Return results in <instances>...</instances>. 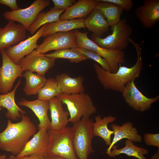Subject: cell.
Returning <instances> with one entry per match:
<instances>
[{
  "instance_id": "cell-1",
  "label": "cell",
  "mask_w": 159,
  "mask_h": 159,
  "mask_svg": "<svg viewBox=\"0 0 159 159\" xmlns=\"http://www.w3.org/2000/svg\"><path fill=\"white\" fill-rule=\"evenodd\" d=\"M129 42L135 48L137 55L136 62L132 67L121 66L120 64L117 71L112 73L105 70L97 63L94 64V67L97 79L105 89L122 92L128 83L135 81L140 76L143 65L142 48L139 44L131 38Z\"/></svg>"
},
{
  "instance_id": "cell-2",
  "label": "cell",
  "mask_w": 159,
  "mask_h": 159,
  "mask_svg": "<svg viewBox=\"0 0 159 159\" xmlns=\"http://www.w3.org/2000/svg\"><path fill=\"white\" fill-rule=\"evenodd\" d=\"M16 123L8 119L6 129L0 132V149L17 155L23 150L30 138L36 132V127L29 117L21 114Z\"/></svg>"
},
{
  "instance_id": "cell-3",
  "label": "cell",
  "mask_w": 159,
  "mask_h": 159,
  "mask_svg": "<svg viewBox=\"0 0 159 159\" xmlns=\"http://www.w3.org/2000/svg\"><path fill=\"white\" fill-rule=\"evenodd\" d=\"M93 122L90 117L82 116L80 120L73 123L72 143L78 159H88L89 155L94 152L92 143L95 137Z\"/></svg>"
},
{
  "instance_id": "cell-4",
  "label": "cell",
  "mask_w": 159,
  "mask_h": 159,
  "mask_svg": "<svg viewBox=\"0 0 159 159\" xmlns=\"http://www.w3.org/2000/svg\"><path fill=\"white\" fill-rule=\"evenodd\" d=\"M57 97L67 107L70 115L69 122L75 123L82 116L90 117L97 111L90 96L84 92L72 94L62 93Z\"/></svg>"
},
{
  "instance_id": "cell-5",
  "label": "cell",
  "mask_w": 159,
  "mask_h": 159,
  "mask_svg": "<svg viewBox=\"0 0 159 159\" xmlns=\"http://www.w3.org/2000/svg\"><path fill=\"white\" fill-rule=\"evenodd\" d=\"M112 33L102 38L92 34L91 40L100 47L111 50L123 51L128 47L132 30L130 25L125 19L111 26Z\"/></svg>"
},
{
  "instance_id": "cell-6",
  "label": "cell",
  "mask_w": 159,
  "mask_h": 159,
  "mask_svg": "<svg viewBox=\"0 0 159 159\" xmlns=\"http://www.w3.org/2000/svg\"><path fill=\"white\" fill-rule=\"evenodd\" d=\"M49 143L47 155H56L65 159H78L73 148L72 127H66L58 131L48 130Z\"/></svg>"
},
{
  "instance_id": "cell-7",
  "label": "cell",
  "mask_w": 159,
  "mask_h": 159,
  "mask_svg": "<svg viewBox=\"0 0 159 159\" xmlns=\"http://www.w3.org/2000/svg\"><path fill=\"white\" fill-rule=\"evenodd\" d=\"M74 30L78 47L92 50L100 55L107 62L111 72H117L120 64L125 63V55L123 51L109 50L101 47L88 37L87 32H81L77 29Z\"/></svg>"
},
{
  "instance_id": "cell-8",
  "label": "cell",
  "mask_w": 159,
  "mask_h": 159,
  "mask_svg": "<svg viewBox=\"0 0 159 159\" xmlns=\"http://www.w3.org/2000/svg\"><path fill=\"white\" fill-rule=\"evenodd\" d=\"M49 0H36L28 7L14 11H7L3 14L6 20L20 23L28 31L41 11L49 5Z\"/></svg>"
},
{
  "instance_id": "cell-9",
  "label": "cell",
  "mask_w": 159,
  "mask_h": 159,
  "mask_svg": "<svg viewBox=\"0 0 159 159\" xmlns=\"http://www.w3.org/2000/svg\"><path fill=\"white\" fill-rule=\"evenodd\" d=\"M76 35L74 30L58 32L44 37L43 42L36 49L44 54L52 50H58L78 47Z\"/></svg>"
},
{
  "instance_id": "cell-10",
  "label": "cell",
  "mask_w": 159,
  "mask_h": 159,
  "mask_svg": "<svg viewBox=\"0 0 159 159\" xmlns=\"http://www.w3.org/2000/svg\"><path fill=\"white\" fill-rule=\"evenodd\" d=\"M2 65L0 66V93H7L11 91L14 83L19 77H23L22 68L13 62L7 54L6 49L0 51Z\"/></svg>"
},
{
  "instance_id": "cell-11",
  "label": "cell",
  "mask_w": 159,
  "mask_h": 159,
  "mask_svg": "<svg viewBox=\"0 0 159 159\" xmlns=\"http://www.w3.org/2000/svg\"><path fill=\"white\" fill-rule=\"evenodd\" d=\"M134 81L126 85L121 92L122 96L126 103L134 110L141 112L147 111L159 100V95L152 98L147 97L136 87Z\"/></svg>"
},
{
  "instance_id": "cell-12",
  "label": "cell",
  "mask_w": 159,
  "mask_h": 159,
  "mask_svg": "<svg viewBox=\"0 0 159 159\" xmlns=\"http://www.w3.org/2000/svg\"><path fill=\"white\" fill-rule=\"evenodd\" d=\"M56 59L47 57L36 49L19 62L17 64L23 71H30L44 76L55 64Z\"/></svg>"
},
{
  "instance_id": "cell-13",
  "label": "cell",
  "mask_w": 159,
  "mask_h": 159,
  "mask_svg": "<svg viewBox=\"0 0 159 159\" xmlns=\"http://www.w3.org/2000/svg\"><path fill=\"white\" fill-rule=\"evenodd\" d=\"M46 24L42 26L37 32L17 44L6 49L7 55L14 63L17 64L20 60L38 47L37 41L41 37Z\"/></svg>"
},
{
  "instance_id": "cell-14",
  "label": "cell",
  "mask_w": 159,
  "mask_h": 159,
  "mask_svg": "<svg viewBox=\"0 0 159 159\" xmlns=\"http://www.w3.org/2000/svg\"><path fill=\"white\" fill-rule=\"evenodd\" d=\"M26 30L21 24L9 21L4 28H0V51L15 45L26 39Z\"/></svg>"
},
{
  "instance_id": "cell-15",
  "label": "cell",
  "mask_w": 159,
  "mask_h": 159,
  "mask_svg": "<svg viewBox=\"0 0 159 159\" xmlns=\"http://www.w3.org/2000/svg\"><path fill=\"white\" fill-rule=\"evenodd\" d=\"M135 14L145 28H153L159 21V0H145L137 7Z\"/></svg>"
},
{
  "instance_id": "cell-16",
  "label": "cell",
  "mask_w": 159,
  "mask_h": 159,
  "mask_svg": "<svg viewBox=\"0 0 159 159\" xmlns=\"http://www.w3.org/2000/svg\"><path fill=\"white\" fill-rule=\"evenodd\" d=\"M49 143L48 130L39 129L29 140L21 152L16 156L18 159L23 156L37 154L47 155Z\"/></svg>"
},
{
  "instance_id": "cell-17",
  "label": "cell",
  "mask_w": 159,
  "mask_h": 159,
  "mask_svg": "<svg viewBox=\"0 0 159 159\" xmlns=\"http://www.w3.org/2000/svg\"><path fill=\"white\" fill-rule=\"evenodd\" d=\"M49 101L38 99L30 101L21 98L18 105L31 109L38 118L39 123L38 129L48 130L50 128V121L48 116Z\"/></svg>"
},
{
  "instance_id": "cell-18",
  "label": "cell",
  "mask_w": 159,
  "mask_h": 159,
  "mask_svg": "<svg viewBox=\"0 0 159 159\" xmlns=\"http://www.w3.org/2000/svg\"><path fill=\"white\" fill-rule=\"evenodd\" d=\"M49 106L51 118L50 129L58 131L66 127L69 122V114L64 110L62 101L54 97L49 101Z\"/></svg>"
},
{
  "instance_id": "cell-19",
  "label": "cell",
  "mask_w": 159,
  "mask_h": 159,
  "mask_svg": "<svg viewBox=\"0 0 159 159\" xmlns=\"http://www.w3.org/2000/svg\"><path fill=\"white\" fill-rule=\"evenodd\" d=\"M111 127L114 132V136L110 145L107 150L106 154L110 153L113 145L123 139H127L135 143H140L142 141V136L138 134L136 128L133 126L132 122H126L121 126L113 124Z\"/></svg>"
},
{
  "instance_id": "cell-20",
  "label": "cell",
  "mask_w": 159,
  "mask_h": 159,
  "mask_svg": "<svg viewBox=\"0 0 159 159\" xmlns=\"http://www.w3.org/2000/svg\"><path fill=\"white\" fill-rule=\"evenodd\" d=\"M98 2L97 0H79L61 15L59 20L84 19Z\"/></svg>"
},
{
  "instance_id": "cell-21",
  "label": "cell",
  "mask_w": 159,
  "mask_h": 159,
  "mask_svg": "<svg viewBox=\"0 0 159 159\" xmlns=\"http://www.w3.org/2000/svg\"><path fill=\"white\" fill-rule=\"evenodd\" d=\"M21 84L20 79L13 90L5 94H0V106L6 108V117L9 119L16 121L21 117V114L24 115L26 112L21 109L15 102V95L16 91Z\"/></svg>"
},
{
  "instance_id": "cell-22",
  "label": "cell",
  "mask_w": 159,
  "mask_h": 159,
  "mask_svg": "<svg viewBox=\"0 0 159 159\" xmlns=\"http://www.w3.org/2000/svg\"><path fill=\"white\" fill-rule=\"evenodd\" d=\"M55 79L62 93L72 94L84 92L83 85L84 79L82 76L73 78L68 74L64 73L57 74Z\"/></svg>"
},
{
  "instance_id": "cell-23",
  "label": "cell",
  "mask_w": 159,
  "mask_h": 159,
  "mask_svg": "<svg viewBox=\"0 0 159 159\" xmlns=\"http://www.w3.org/2000/svg\"><path fill=\"white\" fill-rule=\"evenodd\" d=\"M84 24L93 34L100 37L107 32L110 26L103 15L95 8L84 19Z\"/></svg>"
},
{
  "instance_id": "cell-24",
  "label": "cell",
  "mask_w": 159,
  "mask_h": 159,
  "mask_svg": "<svg viewBox=\"0 0 159 159\" xmlns=\"http://www.w3.org/2000/svg\"><path fill=\"white\" fill-rule=\"evenodd\" d=\"M84 18L59 20L48 23L43 32L41 37L58 32H66L84 28Z\"/></svg>"
},
{
  "instance_id": "cell-25",
  "label": "cell",
  "mask_w": 159,
  "mask_h": 159,
  "mask_svg": "<svg viewBox=\"0 0 159 159\" xmlns=\"http://www.w3.org/2000/svg\"><path fill=\"white\" fill-rule=\"evenodd\" d=\"M95 122L92 123L93 132L95 136H98L102 138L107 145L110 146L111 144V136L114 133L113 130L108 128L109 123L115 121L116 119L115 117L110 115L102 118L100 115L95 117Z\"/></svg>"
},
{
  "instance_id": "cell-26",
  "label": "cell",
  "mask_w": 159,
  "mask_h": 159,
  "mask_svg": "<svg viewBox=\"0 0 159 159\" xmlns=\"http://www.w3.org/2000/svg\"><path fill=\"white\" fill-rule=\"evenodd\" d=\"M97 0L99 2L95 8L103 15L109 26L118 23L121 19L123 9L113 3L102 0Z\"/></svg>"
},
{
  "instance_id": "cell-27",
  "label": "cell",
  "mask_w": 159,
  "mask_h": 159,
  "mask_svg": "<svg viewBox=\"0 0 159 159\" xmlns=\"http://www.w3.org/2000/svg\"><path fill=\"white\" fill-rule=\"evenodd\" d=\"M23 76L26 79V83L23 90L24 93L27 96L37 95L47 79L44 76L30 71L25 72L23 73Z\"/></svg>"
},
{
  "instance_id": "cell-28",
  "label": "cell",
  "mask_w": 159,
  "mask_h": 159,
  "mask_svg": "<svg viewBox=\"0 0 159 159\" xmlns=\"http://www.w3.org/2000/svg\"><path fill=\"white\" fill-rule=\"evenodd\" d=\"M125 146L120 149H117V146L113 145L109 156L115 157L121 154H125L130 156H133L138 159H147L144 155L149 153L148 150L144 148L140 147L134 145L131 140L127 139L125 142Z\"/></svg>"
},
{
  "instance_id": "cell-29",
  "label": "cell",
  "mask_w": 159,
  "mask_h": 159,
  "mask_svg": "<svg viewBox=\"0 0 159 159\" xmlns=\"http://www.w3.org/2000/svg\"><path fill=\"white\" fill-rule=\"evenodd\" d=\"M66 9L57 10L52 8L46 12H40L36 20L29 27L28 31L31 34L33 35L44 25L59 20L61 14Z\"/></svg>"
},
{
  "instance_id": "cell-30",
  "label": "cell",
  "mask_w": 159,
  "mask_h": 159,
  "mask_svg": "<svg viewBox=\"0 0 159 159\" xmlns=\"http://www.w3.org/2000/svg\"><path fill=\"white\" fill-rule=\"evenodd\" d=\"M62 93L55 78H50L47 79L45 84L39 90L37 95L38 99L49 101Z\"/></svg>"
},
{
  "instance_id": "cell-31",
  "label": "cell",
  "mask_w": 159,
  "mask_h": 159,
  "mask_svg": "<svg viewBox=\"0 0 159 159\" xmlns=\"http://www.w3.org/2000/svg\"><path fill=\"white\" fill-rule=\"evenodd\" d=\"M45 55L56 59L57 58L67 59L71 62L75 63L88 59L82 54L72 48L57 50L52 53L45 54Z\"/></svg>"
},
{
  "instance_id": "cell-32",
  "label": "cell",
  "mask_w": 159,
  "mask_h": 159,
  "mask_svg": "<svg viewBox=\"0 0 159 159\" xmlns=\"http://www.w3.org/2000/svg\"><path fill=\"white\" fill-rule=\"evenodd\" d=\"M80 52L87 59H91L97 62L105 70L110 72L109 64L107 61L100 55L92 50L81 47L72 48Z\"/></svg>"
},
{
  "instance_id": "cell-33",
  "label": "cell",
  "mask_w": 159,
  "mask_h": 159,
  "mask_svg": "<svg viewBox=\"0 0 159 159\" xmlns=\"http://www.w3.org/2000/svg\"><path fill=\"white\" fill-rule=\"evenodd\" d=\"M144 141L148 145H151L159 148V134L146 133L144 136Z\"/></svg>"
},
{
  "instance_id": "cell-34",
  "label": "cell",
  "mask_w": 159,
  "mask_h": 159,
  "mask_svg": "<svg viewBox=\"0 0 159 159\" xmlns=\"http://www.w3.org/2000/svg\"><path fill=\"white\" fill-rule=\"evenodd\" d=\"M54 4L53 8L59 10L66 9L67 8L76 3L74 0H52Z\"/></svg>"
},
{
  "instance_id": "cell-35",
  "label": "cell",
  "mask_w": 159,
  "mask_h": 159,
  "mask_svg": "<svg viewBox=\"0 0 159 159\" xmlns=\"http://www.w3.org/2000/svg\"><path fill=\"white\" fill-rule=\"evenodd\" d=\"M104 1L113 3L118 6L123 10L129 11L133 6V2L131 0H102Z\"/></svg>"
},
{
  "instance_id": "cell-36",
  "label": "cell",
  "mask_w": 159,
  "mask_h": 159,
  "mask_svg": "<svg viewBox=\"0 0 159 159\" xmlns=\"http://www.w3.org/2000/svg\"><path fill=\"white\" fill-rule=\"evenodd\" d=\"M0 4L8 6L11 11H15L20 8L17 5L16 0H0Z\"/></svg>"
},
{
  "instance_id": "cell-37",
  "label": "cell",
  "mask_w": 159,
  "mask_h": 159,
  "mask_svg": "<svg viewBox=\"0 0 159 159\" xmlns=\"http://www.w3.org/2000/svg\"><path fill=\"white\" fill-rule=\"evenodd\" d=\"M18 159H45V156L39 154H35L23 156Z\"/></svg>"
},
{
  "instance_id": "cell-38",
  "label": "cell",
  "mask_w": 159,
  "mask_h": 159,
  "mask_svg": "<svg viewBox=\"0 0 159 159\" xmlns=\"http://www.w3.org/2000/svg\"><path fill=\"white\" fill-rule=\"evenodd\" d=\"M45 159H65L62 157L60 156L52 155V156H49L46 155L45 156Z\"/></svg>"
},
{
  "instance_id": "cell-39",
  "label": "cell",
  "mask_w": 159,
  "mask_h": 159,
  "mask_svg": "<svg viewBox=\"0 0 159 159\" xmlns=\"http://www.w3.org/2000/svg\"><path fill=\"white\" fill-rule=\"evenodd\" d=\"M6 159H18L16 156L14 155H10L9 157Z\"/></svg>"
},
{
  "instance_id": "cell-40",
  "label": "cell",
  "mask_w": 159,
  "mask_h": 159,
  "mask_svg": "<svg viewBox=\"0 0 159 159\" xmlns=\"http://www.w3.org/2000/svg\"><path fill=\"white\" fill-rule=\"evenodd\" d=\"M6 156L5 154L0 155V159H6Z\"/></svg>"
},
{
  "instance_id": "cell-41",
  "label": "cell",
  "mask_w": 159,
  "mask_h": 159,
  "mask_svg": "<svg viewBox=\"0 0 159 159\" xmlns=\"http://www.w3.org/2000/svg\"><path fill=\"white\" fill-rule=\"evenodd\" d=\"M3 108L0 106V111L2 110Z\"/></svg>"
}]
</instances>
